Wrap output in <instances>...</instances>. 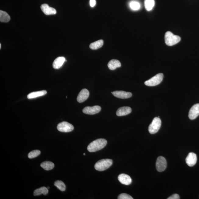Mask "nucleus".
Listing matches in <instances>:
<instances>
[{"label":"nucleus","mask_w":199,"mask_h":199,"mask_svg":"<svg viewBox=\"0 0 199 199\" xmlns=\"http://www.w3.org/2000/svg\"><path fill=\"white\" fill-rule=\"evenodd\" d=\"M107 144V141L104 139H98L93 141L88 146L87 150L89 152H96L103 149Z\"/></svg>","instance_id":"obj_1"},{"label":"nucleus","mask_w":199,"mask_h":199,"mask_svg":"<svg viewBox=\"0 0 199 199\" xmlns=\"http://www.w3.org/2000/svg\"><path fill=\"white\" fill-rule=\"evenodd\" d=\"M165 44L168 46L176 44L181 40L180 37L174 35L173 33L169 31L165 33Z\"/></svg>","instance_id":"obj_2"},{"label":"nucleus","mask_w":199,"mask_h":199,"mask_svg":"<svg viewBox=\"0 0 199 199\" xmlns=\"http://www.w3.org/2000/svg\"><path fill=\"white\" fill-rule=\"evenodd\" d=\"M112 164V161L110 159H103L98 161L94 165L95 169L98 171H103L107 169Z\"/></svg>","instance_id":"obj_3"},{"label":"nucleus","mask_w":199,"mask_h":199,"mask_svg":"<svg viewBox=\"0 0 199 199\" xmlns=\"http://www.w3.org/2000/svg\"><path fill=\"white\" fill-rule=\"evenodd\" d=\"M161 119L159 117H155L149 126V133L155 134L157 133L161 128Z\"/></svg>","instance_id":"obj_4"},{"label":"nucleus","mask_w":199,"mask_h":199,"mask_svg":"<svg viewBox=\"0 0 199 199\" xmlns=\"http://www.w3.org/2000/svg\"><path fill=\"white\" fill-rule=\"evenodd\" d=\"M164 75L163 73L158 74L154 77L145 82L146 86H154L159 84L163 80Z\"/></svg>","instance_id":"obj_5"},{"label":"nucleus","mask_w":199,"mask_h":199,"mask_svg":"<svg viewBox=\"0 0 199 199\" xmlns=\"http://www.w3.org/2000/svg\"><path fill=\"white\" fill-rule=\"evenodd\" d=\"M57 129L59 131L63 133H69L73 131L74 127L73 125L67 122H62L58 125Z\"/></svg>","instance_id":"obj_6"},{"label":"nucleus","mask_w":199,"mask_h":199,"mask_svg":"<svg viewBox=\"0 0 199 199\" xmlns=\"http://www.w3.org/2000/svg\"><path fill=\"white\" fill-rule=\"evenodd\" d=\"M166 167L167 161L165 158L161 156L158 157L156 162V168L158 171H164L166 169Z\"/></svg>","instance_id":"obj_7"},{"label":"nucleus","mask_w":199,"mask_h":199,"mask_svg":"<svg viewBox=\"0 0 199 199\" xmlns=\"http://www.w3.org/2000/svg\"><path fill=\"white\" fill-rule=\"evenodd\" d=\"M101 110V107L98 105H95L93 107L87 106L85 107L83 110V112L84 114L89 115H94L99 112Z\"/></svg>","instance_id":"obj_8"},{"label":"nucleus","mask_w":199,"mask_h":199,"mask_svg":"<svg viewBox=\"0 0 199 199\" xmlns=\"http://www.w3.org/2000/svg\"><path fill=\"white\" fill-rule=\"evenodd\" d=\"M199 115V103L191 107L189 111L188 117L191 120H193Z\"/></svg>","instance_id":"obj_9"},{"label":"nucleus","mask_w":199,"mask_h":199,"mask_svg":"<svg viewBox=\"0 0 199 199\" xmlns=\"http://www.w3.org/2000/svg\"><path fill=\"white\" fill-rule=\"evenodd\" d=\"M197 156L194 153H190L186 158V163L190 167H192L194 165L197 163Z\"/></svg>","instance_id":"obj_10"},{"label":"nucleus","mask_w":199,"mask_h":199,"mask_svg":"<svg viewBox=\"0 0 199 199\" xmlns=\"http://www.w3.org/2000/svg\"><path fill=\"white\" fill-rule=\"evenodd\" d=\"M89 96V92L87 89H82L77 96V100L79 103H81L86 101Z\"/></svg>","instance_id":"obj_11"},{"label":"nucleus","mask_w":199,"mask_h":199,"mask_svg":"<svg viewBox=\"0 0 199 199\" xmlns=\"http://www.w3.org/2000/svg\"><path fill=\"white\" fill-rule=\"evenodd\" d=\"M112 94L115 97L122 99H126V98H131L132 96L131 93L126 92L124 91H115L112 92Z\"/></svg>","instance_id":"obj_12"},{"label":"nucleus","mask_w":199,"mask_h":199,"mask_svg":"<svg viewBox=\"0 0 199 199\" xmlns=\"http://www.w3.org/2000/svg\"><path fill=\"white\" fill-rule=\"evenodd\" d=\"M118 179L121 184L125 185H129L132 183V179L129 175L125 174H121L118 177Z\"/></svg>","instance_id":"obj_13"},{"label":"nucleus","mask_w":199,"mask_h":199,"mask_svg":"<svg viewBox=\"0 0 199 199\" xmlns=\"http://www.w3.org/2000/svg\"><path fill=\"white\" fill-rule=\"evenodd\" d=\"M41 9L42 11L46 15H55L57 13V11L55 9L50 7L47 4L42 5L41 6Z\"/></svg>","instance_id":"obj_14"},{"label":"nucleus","mask_w":199,"mask_h":199,"mask_svg":"<svg viewBox=\"0 0 199 199\" xmlns=\"http://www.w3.org/2000/svg\"><path fill=\"white\" fill-rule=\"evenodd\" d=\"M132 112L131 107H123L118 109L116 112V114L118 116H123L128 115Z\"/></svg>","instance_id":"obj_15"},{"label":"nucleus","mask_w":199,"mask_h":199,"mask_svg":"<svg viewBox=\"0 0 199 199\" xmlns=\"http://www.w3.org/2000/svg\"><path fill=\"white\" fill-rule=\"evenodd\" d=\"M66 61L65 58L63 57H59L57 58L53 63V67L55 69H59L61 67L62 65Z\"/></svg>","instance_id":"obj_16"},{"label":"nucleus","mask_w":199,"mask_h":199,"mask_svg":"<svg viewBox=\"0 0 199 199\" xmlns=\"http://www.w3.org/2000/svg\"><path fill=\"white\" fill-rule=\"evenodd\" d=\"M108 66L111 70H114L120 67L121 64L120 62L118 60L112 59L109 61L108 63Z\"/></svg>","instance_id":"obj_17"},{"label":"nucleus","mask_w":199,"mask_h":199,"mask_svg":"<svg viewBox=\"0 0 199 199\" xmlns=\"http://www.w3.org/2000/svg\"><path fill=\"white\" fill-rule=\"evenodd\" d=\"M47 92L46 91H35L30 93L27 95L28 99H33L39 97L44 96L47 94Z\"/></svg>","instance_id":"obj_18"},{"label":"nucleus","mask_w":199,"mask_h":199,"mask_svg":"<svg viewBox=\"0 0 199 199\" xmlns=\"http://www.w3.org/2000/svg\"><path fill=\"white\" fill-rule=\"evenodd\" d=\"M48 193V188L45 187H43L35 190L34 191V196H38V195L41 194L45 195H47Z\"/></svg>","instance_id":"obj_19"},{"label":"nucleus","mask_w":199,"mask_h":199,"mask_svg":"<svg viewBox=\"0 0 199 199\" xmlns=\"http://www.w3.org/2000/svg\"><path fill=\"white\" fill-rule=\"evenodd\" d=\"M10 17L6 12L0 10V21L1 22L7 23L9 22Z\"/></svg>","instance_id":"obj_20"},{"label":"nucleus","mask_w":199,"mask_h":199,"mask_svg":"<svg viewBox=\"0 0 199 199\" xmlns=\"http://www.w3.org/2000/svg\"><path fill=\"white\" fill-rule=\"evenodd\" d=\"M104 41L103 40H98V41L94 42L91 43L90 45V48L93 50H97L101 48L103 45Z\"/></svg>","instance_id":"obj_21"},{"label":"nucleus","mask_w":199,"mask_h":199,"mask_svg":"<svg viewBox=\"0 0 199 199\" xmlns=\"http://www.w3.org/2000/svg\"><path fill=\"white\" fill-rule=\"evenodd\" d=\"M54 163L50 161H45L41 163V166L45 170H50L54 168Z\"/></svg>","instance_id":"obj_22"},{"label":"nucleus","mask_w":199,"mask_h":199,"mask_svg":"<svg viewBox=\"0 0 199 199\" xmlns=\"http://www.w3.org/2000/svg\"><path fill=\"white\" fill-rule=\"evenodd\" d=\"M145 6L147 11H151L152 9L155 5L154 0H145Z\"/></svg>","instance_id":"obj_23"},{"label":"nucleus","mask_w":199,"mask_h":199,"mask_svg":"<svg viewBox=\"0 0 199 199\" xmlns=\"http://www.w3.org/2000/svg\"><path fill=\"white\" fill-rule=\"evenodd\" d=\"M54 185L58 189L62 191H64L66 190V184L62 181L57 180L55 182Z\"/></svg>","instance_id":"obj_24"},{"label":"nucleus","mask_w":199,"mask_h":199,"mask_svg":"<svg viewBox=\"0 0 199 199\" xmlns=\"http://www.w3.org/2000/svg\"><path fill=\"white\" fill-rule=\"evenodd\" d=\"M130 8L133 10H137L140 9V3L136 1L131 2L130 3Z\"/></svg>","instance_id":"obj_25"},{"label":"nucleus","mask_w":199,"mask_h":199,"mask_svg":"<svg viewBox=\"0 0 199 199\" xmlns=\"http://www.w3.org/2000/svg\"><path fill=\"white\" fill-rule=\"evenodd\" d=\"M41 152L38 150H35L30 152L28 154V158H33L37 157L40 154Z\"/></svg>","instance_id":"obj_26"},{"label":"nucleus","mask_w":199,"mask_h":199,"mask_svg":"<svg viewBox=\"0 0 199 199\" xmlns=\"http://www.w3.org/2000/svg\"><path fill=\"white\" fill-rule=\"evenodd\" d=\"M118 199H133V198L129 194L126 193H123L119 195L118 197Z\"/></svg>","instance_id":"obj_27"},{"label":"nucleus","mask_w":199,"mask_h":199,"mask_svg":"<svg viewBox=\"0 0 199 199\" xmlns=\"http://www.w3.org/2000/svg\"><path fill=\"white\" fill-rule=\"evenodd\" d=\"M168 199H180L179 195L177 194H174L169 197Z\"/></svg>","instance_id":"obj_28"},{"label":"nucleus","mask_w":199,"mask_h":199,"mask_svg":"<svg viewBox=\"0 0 199 199\" xmlns=\"http://www.w3.org/2000/svg\"><path fill=\"white\" fill-rule=\"evenodd\" d=\"M96 4V0H90V4L91 7H94Z\"/></svg>","instance_id":"obj_29"},{"label":"nucleus","mask_w":199,"mask_h":199,"mask_svg":"<svg viewBox=\"0 0 199 199\" xmlns=\"http://www.w3.org/2000/svg\"><path fill=\"white\" fill-rule=\"evenodd\" d=\"M1 48V44H0V48Z\"/></svg>","instance_id":"obj_30"},{"label":"nucleus","mask_w":199,"mask_h":199,"mask_svg":"<svg viewBox=\"0 0 199 199\" xmlns=\"http://www.w3.org/2000/svg\"><path fill=\"white\" fill-rule=\"evenodd\" d=\"M84 155H85L86 154H85V153H84Z\"/></svg>","instance_id":"obj_31"},{"label":"nucleus","mask_w":199,"mask_h":199,"mask_svg":"<svg viewBox=\"0 0 199 199\" xmlns=\"http://www.w3.org/2000/svg\"><path fill=\"white\" fill-rule=\"evenodd\" d=\"M47 188H48V189H49V188H50V187H48Z\"/></svg>","instance_id":"obj_32"}]
</instances>
